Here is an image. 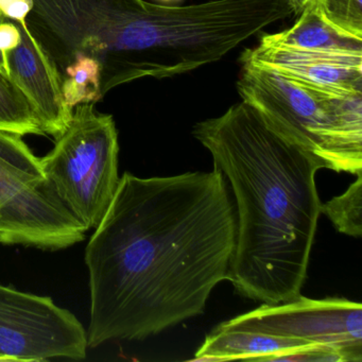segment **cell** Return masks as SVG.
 <instances>
[{
    "label": "cell",
    "instance_id": "cell-15",
    "mask_svg": "<svg viewBox=\"0 0 362 362\" xmlns=\"http://www.w3.org/2000/svg\"><path fill=\"white\" fill-rule=\"evenodd\" d=\"M320 11L339 30L362 39V0H319Z\"/></svg>",
    "mask_w": 362,
    "mask_h": 362
},
{
    "label": "cell",
    "instance_id": "cell-2",
    "mask_svg": "<svg viewBox=\"0 0 362 362\" xmlns=\"http://www.w3.org/2000/svg\"><path fill=\"white\" fill-rule=\"evenodd\" d=\"M232 186L237 234L228 281L240 296L276 305L300 296L319 220L308 152L281 139L247 103L194 127Z\"/></svg>",
    "mask_w": 362,
    "mask_h": 362
},
{
    "label": "cell",
    "instance_id": "cell-16",
    "mask_svg": "<svg viewBox=\"0 0 362 362\" xmlns=\"http://www.w3.org/2000/svg\"><path fill=\"white\" fill-rule=\"evenodd\" d=\"M33 9V0H0V13L14 22H26Z\"/></svg>",
    "mask_w": 362,
    "mask_h": 362
},
{
    "label": "cell",
    "instance_id": "cell-8",
    "mask_svg": "<svg viewBox=\"0 0 362 362\" xmlns=\"http://www.w3.org/2000/svg\"><path fill=\"white\" fill-rule=\"evenodd\" d=\"M241 62L267 67L332 92L362 94V52L304 49L262 37L257 47L245 50Z\"/></svg>",
    "mask_w": 362,
    "mask_h": 362
},
{
    "label": "cell",
    "instance_id": "cell-13",
    "mask_svg": "<svg viewBox=\"0 0 362 362\" xmlns=\"http://www.w3.org/2000/svg\"><path fill=\"white\" fill-rule=\"evenodd\" d=\"M100 65L95 59L78 56L61 75L62 94L71 109L103 98L100 88Z\"/></svg>",
    "mask_w": 362,
    "mask_h": 362
},
{
    "label": "cell",
    "instance_id": "cell-10",
    "mask_svg": "<svg viewBox=\"0 0 362 362\" xmlns=\"http://www.w3.org/2000/svg\"><path fill=\"white\" fill-rule=\"evenodd\" d=\"M315 346L300 341L274 336L257 330L218 326L206 337L194 361L256 360L281 361L285 356ZM320 349V347H319Z\"/></svg>",
    "mask_w": 362,
    "mask_h": 362
},
{
    "label": "cell",
    "instance_id": "cell-12",
    "mask_svg": "<svg viewBox=\"0 0 362 362\" xmlns=\"http://www.w3.org/2000/svg\"><path fill=\"white\" fill-rule=\"evenodd\" d=\"M0 131L20 135H45L33 105L22 90L0 73Z\"/></svg>",
    "mask_w": 362,
    "mask_h": 362
},
{
    "label": "cell",
    "instance_id": "cell-4",
    "mask_svg": "<svg viewBox=\"0 0 362 362\" xmlns=\"http://www.w3.org/2000/svg\"><path fill=\"white\" fill-rule=\"evenodd\" d=\"M75 109L41 164L61 202L88 232L100 223L115 196L119 144L113 116L98 113L95 103Z\"/></svg>",
    "mask_w": 362,
    "mask_h": 362
},
{
    "label": "cell",
    "instance_id": "cell-19",
    "mask_svg": "<svg viewBox=\"0 0 362 362\" xmlns=\"http://www.w3.org/2000/svg\"><path fill=\"white\" fill-rule=\"evenodd\" d=\"M5 16H3V14L0 13V24L5 21ZM0 73L3 74V75H5L6 77L9 78V73H8V67L7 64H6L5 59H4L3 54H1V52H0Z\"/></svg>",
    "mask_w": 362,
    "mask_h": 362
},
{
    "label": "cell",
    "instance_id": "cell-14",
    "mask_svg": "<svg viewBox=\"0 0 362 362\" xmlns=\"http://www.w3.org/2000/svg\"><path fill=\"white\" fill-rule=\"evenodd\" d=\"M344 194L320 206V211L332 222L338 232L351 237L362 235V173Z\"/></svg>",
    "mask_w": 362,
    "mask_h": 362
},
{
    "label": "cell",
    "instance_id": "cell-1",
    "mask_svg": "<svg viewBox=\"0 0 362 362\" xmlns=\"http://www.w3.org/2000/svg\"><path fill=\"white\" fill-rule=\"evenodd\" d=\"M237 216L226 177L124 173L86 249L88 347L143 340L204 313L228 279Z\"/></svg>",
    "mask_w": 362,
    "mask_h": 362
},
{
    "label": "cell",
    "instance_id": "cell-17",
    "mask_svg": "<svg viewBox=\"0 0 362 362\" xmlns=\"http://www.w3.org/2000/svg\"><path fill=\"white\" fill-rule=\"evenodd\" d=\"M22 41V35L18 23L6 18L0 24V52L4 59L12 50L16 49Z\"/></svg>",
    "mask_w": 362,
    "mask_h": 362
},
{
    "label": "cell",
    "instance_id": "cell-7",
    "mask_svg": "<svg viewBox=\"0 0 362 362\" xmlns=\"http://www.w3.org/2000/svg\"><path fill=\"white\" fill-rule=\"evenodd\" d=\"M88 349L86 329L71 311L0 284V361L81 360Z\"/></svg>",
    "mask_w": 362,
    "mask_h": 362
},
{
    "label": "cell",
    "instance_id": "cell-5",
    "mask_svg": "<svg viewBox=\"0 0 362 362\" xmlns=\"http://www.w3.org/2000/svg\"><path fill=\"white\" fill-rule=\"evenodd\" d=\"M86 234L57 196L41 158L22 136L0 131V243L57 251Z\"/></svg>",
    "mask_w": 362,
    "mask_h": 362
},
{
    "label": "cell",
    "instance_id": "cell-3",
    "mask_svg": "<svg viewBox=\"0 0 362 362\" xmlns=\"http://www.w3.org/2000/svg\"><path fill=\"white\" fill-rule=\"evenodd\" d=\"M237 90L267 127L337 173H362V94L309 86L243 62Z\"/></svg>",
    "mask_w": 362,
    "mask_h": 362
},
{
    "label": "cell",
    "instance_id": "cell-9",
    "mask_svg": "<svg viewBox=\"0 0 362 362\" xmlns=\"http://www.w3.org/2000/svg\"><path fill=\"white\" fill-rule=\"evenodd\" d=\"M18 25L22 41L6 56L9 79L30 101L44 133L58 139L69 127L74 110L63 98L62 82L56 65L30 33L27 23Z\"/></svg>",
    "mask_w": 362,
    "mask_h": 362
},
{
    "label": "cell",
    "instance_id": "cell-11",
    "mask_svg": "<svg viewBox=\"0 0 362 362\" xmlns=\"http://www.w3.org/2000/svg\"><path fill=\"white\" fill-rule=\"evenodd\" d=\"M264 39L271 43L304 49L362 52V39L332 26L322 16L317 3L305 8L291 28L266 35Z\"/></svg>",
    "mask_w": 362,
    "mask_h": 362
},
{
    "label": "cell",
    "instance_id": "cell-18",
    "mask_svg": "<svg viewBox=\"0 0 362 362\" xmlns=\"http://www.w3.org/2000/svg\"><path fill=\"white\" fill-rule=\"evenodd\" d=\"M317 1L319 0H290L292 8H293V13L296 16H300L305 8L308 7L309 5H313V4L317 3Z\"/></svg>",
    "mask_w": 362,
    "mask_h": 362
},
{
    "label": "cell",
    "instance_id": "cell-6",
    "mask_svg": "<svg viewBox=\"0 0 362 362\" xmlns=\"http://www.w3.org/2000/svg\"><path fill=\"white\" fill-rule=\"evenodd\" d=\"M220 326L300 341L332 351L342 362L362 361V306L345 298L311 300L300 294L279 304H262Z\"/></svg>",
    "mask_w": 362,
    "mask_h": 362
}]
</instances>
